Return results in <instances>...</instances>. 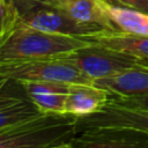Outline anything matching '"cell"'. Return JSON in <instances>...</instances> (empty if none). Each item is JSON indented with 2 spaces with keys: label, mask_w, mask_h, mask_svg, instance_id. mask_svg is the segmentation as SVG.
Instances as JSON below:
<instances>
[{
  "label": "cell",
  "mask_w": 148,
  "mask_h": 148,
  "mask_svg": "<svg viewBox=\"0 0 148 148\" xmlns=\"http://www.w3.org/2000/svg\"><path fill=\"white\" fill-rule=\"evenodd\" d=\"M92 44L89 39L20 25L0 42V61L53 58Z\"/></svg>",
  "instance_id": "obj_1"
},
{
  "label": "cell",
  "mask_w": 148,
  "mask_h": 148,
  "mask_svg": "<svg viewBox=\"0 0 148 148\" xmlns=\"http://www.w3.org/2000/svg\"><path fill=\"white\" fill-rule=\"evenodd\" d=\"M77 117L43 113L21 126L0 132V148H51L76 135Z\"/></svg>",
  "instance_id": "obj_2"
},
{
  "label": "cell",
  "mask_w": 148,
  "mask_h": 148,
  "mask_svg": "<svg viewBox=\"0 0 148 148\" xmlns=\"http://www.w3.org/2000/svg\"><path fill=\"white\" fill-rule=\"evenodd\" d=\"M0 79L1 82L10 80L15 82L54 81L94 83L77 66L61 57L0 61Z\"/></svg>",
  "instance_id": "obj_3"
},
{
  "label": "cell",
  "mask_w": 148,
  "mask_h": 148,
  "mask_svg": "<svg viewBox=\"0 0 148 148\" xmlns=\"http://www.w3.org/2000/svg\"><path fill=\"white\" fill-rule=\"evenodd\" d=\"M59 57L77 66L92 82L97 79L106 77L130 68L147 65V60L145 59L114 51L95 43Z\"/></svg>",
  "instance_id": "obj_4"
},
{
  "label": "cell",
  "mask_w": 148,
  "mask_h": 148,
  "mask_svg": "<svg viewBox=\"0 0 148 148\" xmlns=\"http://www.w3.org/2000/svg\"><path fill=\"white\" fill-rule=\"evenodd\" d=\"M95 130H121L148 134V110L130 108L109 101L98 112L77 117L76 134Z\"/></svg>",
  "instance_id": "obj_5"
},
{
  "label": "cell",
  "mask_w": 148,
  "mask_h": 148,
  "mask_svg": "<svg viewBox=\"0 0 148 148\" xmlns=\"http://www.w3.org/2000/svg\"><path fill=\"white\" fill-rule=\"evenodd\" d=\"M20 25L34 28L46 32L82 38L94 36L105 30H110L98 24H90L76 21L60 9L52 7L47 3H39L27 10L22 15Z\"/></svg>",
  "instance_id": "obj_6"
},
{
  "label": "cell",
  "mask_w": 148,
  "mask_h": 148,
  "mask_svg": "<svg viewBox=\"0 0 148 148\" xmlns=\"http://www.w3.org/2000/svg\"><path fill=\"white\" fill-rule=\"evenodd\" d=\"M73 148H148V134L121 130L86 131L72 140Z\"/></svg>",
  "instance_id": "obj_7"
},
{
  "label": "cell",
  "mask_w": 148,
  "mask_h": 148,
  "mask_svg": "<svg viewBox=\"0 0 148 148\" xmlns=\"http://www.w3.org/2000/svg\"><path fill=\"white\" fill-rule=\"evenodd\" d=\"M43 112L27 92L22 96L1 88L0 94V132L21 126L42 116Z\"/></svg>",
  "instance_id": "obj_8"
},
{
  "label": "cell",
  "mask_w": 148,
  "mask_h": 148,
  "mask_svg": "<svg viewBox=\"0 0 148 148\" xmlns=\"http://www.w3.org/2000/svg\"><path fill=\"white\" fill-rule=\"evenodd\" d=\"M110 99V92L94 83H71L67 92L66 113L75 117L92 114L102 110Z\"/></svg>",
  "instance_id": "obj_9"
},
{
  "label": "cell",
  "mask_w": 148,
  "mask_h": 148,
  "mask_svg": "<svg viewBox=\"0 0 148 148\" xmlns=\"http://www.w3.org/2000/svg\"><path fill=\"white\" fill-rule=\"evenodd\" d=\"M94 84L114 96L148 95V60L146 66L130 68L106 77L97 79L94 81Z\"/></svg>",
  "instance_id": "obj_10"
},
{
  "label": "cell",
  "mask_w": 148,
  "mask_h": 148,
  "mask_svg": "<svg viewBox=\"0 0 148 148\" xmlns=\"http://www.w3.org/2000/svg\"><path fill=\"white\" fill-rule=\"evenodd\" d=\"M91 43L148 60V37L124 32L121 30H105L87 37Z\"/></svg>",
  "instance_id": "obj_11"
},
{
  "label": "cell",
  "mask_w": 148,
  "mask_h": 148,
  "mask_svg": "<svg viewBox=\"0 0 148 148\" xmlns=\"http://www.w3.org/2000/svg\"><path fill=\"white\" fill-rule=\"evenodd\" d=\"M47 5L60 9L76 21L118 30L104 13L98 0H50Z\"/></svg>",
  "instance_id": "obj_12"
},
{
  "label": "cell",
  "mask_w": 148,
  "mask_h": 148,
  "mask_svg": "<svg viewBox=\"0 0 148 148\" xmlns=\"http://www.w3.org/2000/svg\"><path fill=\"white\" fill-rule=\"evenodd\" d=\"M98 1L106 16L118 30L148 37V13L132 8L111 6L103 0Z\"/></svg>",
  "instance_id": "obj_13"
},
{
  "label": "cell",
  "mask_w": 148,
  "mask_h": 148,
  "mask_svg": "<svg viewBox=\"0 0 148 148\" xmlns=\"http://www.w3.org/2000/svg\"><path fill=\"white\" fill-rule=\"evenodd\" d=\"M0 10H1L0 42H2L15 29L20 27L22 20V13L14 0H0Z\"/></svg>",
  "instance_id": "obj_14"
},
{
  "label": "cell",
  "mask_w": 148,
  "mask_h": 148,
  "mask_svg": "<svg viewBox=\"0 0 148 148\" xmlns=\"http://www.w3.org/2000/svg\"><path fill=\"white\" fill-rule=\"evenodd\" d=\"M43 113L62 114L66 113L67 94H27Z\"/></svg>",
  "instance_id": "obj_15"
},
{
  "label": "cell",
  "mask_w": 148,
  "mask_h": 148,
  "mask_svg": "<svg viewBox=\"0 0 148 148\" xmlns=\"http://www.w3.org/2000/svg\"><path fill=\"white\" fill-rule=\"evenodd\" d=\"M18 83L27 94H67L71 84L54 81H25Z\"/></svg>",
  "instance_id": "obj_16"
},
{
  "label": "cell",
  "mask_w": 148,
  "mask_h": 148,
  "mask_svg": "<svg viewBox=\"0 0 148 148\" xmlns=\"http://www.w3.org/2000/svg\"><path fill=\"white\" fill-rule=\"evenodd\" d=\"M111 102L130 108L135 109H142L148 110V95H141V96H114L110 95Z\"/></svg>",
  "instance_id": "obj_17"
},
{
  "label": "cell",
  "mask_w": 148,
  "mask_h": 148,
  "mask_svg": "<svg viewBox=\"0 0 148 148\" xmlns=\"http://www.w3.org/2000/svg\"><path fill=\"white\" fill-rule=\"evenodd\" d=\"M103 1L111 6L132 8L148 13V0H103Z\"/></svg>",
  "instance_id": "obj_18"
},
{
  "label": "cell",
  "mask_w": 148,
  "mask_h": 148,
  "mask_svg": "<svg viewBox=\"0 0 148 148\" xmlns=\"http://www.w3.org/2000/svg\"><path fill=\"white\" fill-rule=\"evenodd\" d=\"M14 1L17 5V7L20 8V10L23 15L27 10L31 9L32 7H35L39 3H47L50 0H14Z\"/></svg>",
  "instance_id": "obj_19"
},
{
  "label": "cell",
  "mask_w": 148,
  "mask_h": 148,
  "mask_svg": "<svg viewBox=\"0 0 148 148\" xmlns=\"http://www.w3.org/2000/svg\"><path fill=\"white\" fill-rule=\"evenodd\" d=\"M51 148H73V143H72V141H68V142H65V143H61V145H58V146H54Z\"/></svg>",
  "instance_id": "obj_20"
}]
</instances>
